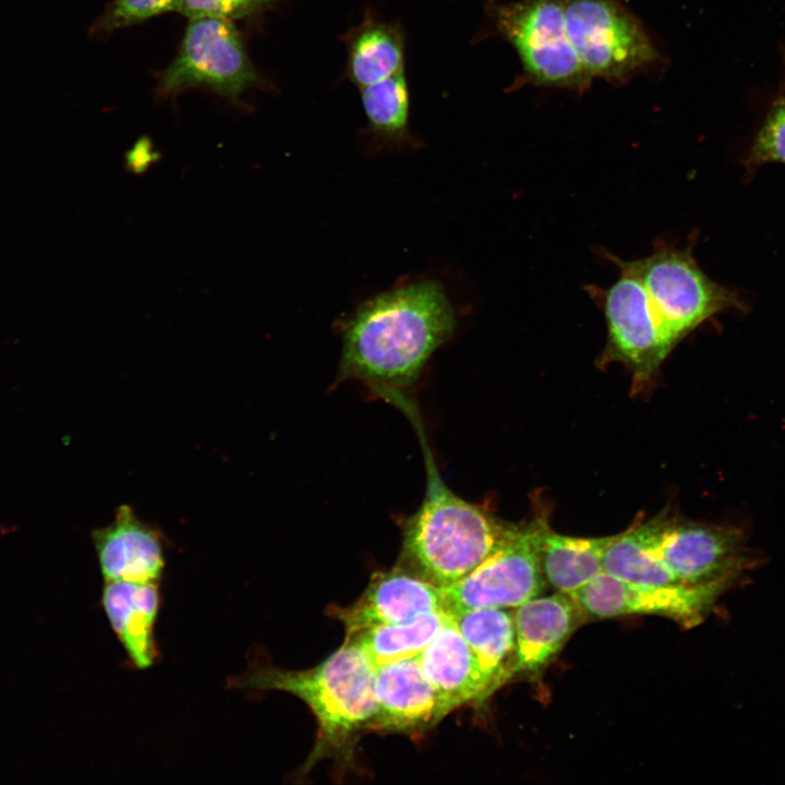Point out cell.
Wrapping results in <instances>:
<instances>
[{
  "mask_svg": "<svg viewBox=\"0 0 785 785\" xmlns=\"http://www.w3.org/2000/svg\"><path fill=\"white\" fill-rule=\"evenodd\" d=\"M259 82L231 20L201 16L190 19L176 58L159 78L157 94L169 97L200 87L235 100Z\"/></svg>",
  "mask_w": 785,
  "mask_h": 785,
  "instance_id": "7",
  "label": "cell"
},
{
  "mask_svg": "<svg viewBox=\"0 0 785 785\" xmlns=\"http://www.w3.org/2000/svg\"><path fill=\"white\" fill-rule=\"evenodd\" d=\"M571 596L587 619L651 615L690 629L706 619L722 595L683 583H632L602 571Z\"/></svg>",
  "mask_w": 785,
  "mask_h": 785,
  "instance_id": "11",
  "label": "cell"
},
{
  "mask_svg": "<svg viewBox=\"0 0 785 785\" xmlns=\"http://www.w3.org/2000/svg\"><path fill=\"white\" fill-rule=\"evenodd\" d=\"M373 689L376 706L369 732L422 733L454 711L416 657L375 667Z\"/></svg>",
  "mask_w": 785,
  "mask_h": 785,
  "instance_id": "12",
  "label": "cell"
},
{
  "mask_svg": "<svg viewBox=\"0 0 785 785\" xmlns=\"http://www.w3.org/2000/svg\"><path fill=\"white\" fill-rule=\"evenodd\" d=\"M569 39L588 75L623 84L654 67L660 52L619 0H564Z\"/></svg>",
  "mask_w": 785,
  "mask_h": 785,
  "instance_id": "5",
  "label": "cell"
},
{
  "mask_svg": "<svg viewBox=\"0 0 785 785\" xmlns=\"http://www.w3.org/2000/svg\"><path fill=\"white\" fill-rule=\"evenodd\" d=\"M455 325L454 307L435 280L377 294L342 322L339 375L366 382L375 391L410 386Z\"/></svg>",
  "mask_w": 785,
  "mask_h": 785,
  "instance_id": "1",
  "label": "cell"
},
{
  "mask_svg": "<svg viewBox=\"0 0 785 785\" xmlns=\"http://www.w3.org/2000/svg\"><path fill=\"white\" fill-rule=\"evenodd\" d=\"M659 552L677 582L723 595L751 568L744 532L733 526L665 516Z\"/></svg>",
  "mask_w": 785,
  "mask_h": 785,
  "instance_id": "8",
  "label": "cell"
},
{
  "mask_svg": "<svg viewBox=\"0 0 785 785\" xmlns=\"http://www.w3.org/2000/svg\"><path fill=\"white\" fill-rule=\"evenodd\" d=\"M102 611L135 669H147L158 660L155 628L161 605L160 582L104 581Z\"/></svg>",
  "mask_w": 785,
  "mask_h": 785,
  "instance_id": "16",
  "label": "cell"
},
{
  "mask_svg": "<svg viewBox=\"0 0 785 785\" xmlns=\"http://www.w3.org/2000/svg\"><path fill=\"white\" fill-rule=\"evenodd\" d=\"M485 12L495 33L514 47L526 78L578 92L591 85L567 33L564 0H488Z\"/></svg>",
  "mask_w": 785,
  "mask_h": 785,
  "instance_id": "4",
  "label": "cell"
},
{
  "mask_svg": "<svg viewBox=\"0 0 785 785\" xmlns=\"http://www.w3.org/2000/svg\"><path fill=\"white\" fill-rule=\"evenodd\" d=\"M608 287L591 286L607 326V352L625 363L636 385L649 381L676 345L665 331L639 279L623 265Z\"/></svg>",
  "mask_w": 785,
  "mask_h": 785,
  "instance_id": "10",
  "label": "cell"
},
{
  "mask_svg": "<svg viewBox=\"0 0 785 785\" xmlns=\"http://www.w3.org/2000/svg\"><path fill=\"white\" fill-rule=\"evenodd\" d=\"M666 514L619 532L608 546L603 571L624 581L639 584L679 583L665 566L659 552L660 535Z\"/></svg>",
  "mask_w": 785,
  "mask_h": 785,
  "instance_id": "22",
  "label": "cell"
},
{
  "mask_svg": "<svg viewBox=\"0 0 785 785\" xmlns=\"http://www.w3.org/2000/svg\"><path fill=\"white\" fill-rule=\"evenodd\" d=\"M340 39L347 51L343 77L359 88L404 69L406 34L398 20L386 21L367 8Z\"/></svg>",
  "mask_w": 785,
  "mask_h": 785,
  "instance_id": "18",
  "label": "cell"
},
{
  "mask_svg": "<svg viewBox=\"0 0 785 785\" xmlns=\"http://www.w3.org/2000/svg\"><path fill=\"white\" fill-rule=\"evenodd\" d=\"M178 5L179 0H114L93 29L96 34L109 33L169 11H177Z\"/></svg>",
  "mask_w": 785,
  "mask_h": 785,
  "instance_id": "24",
  "label": "cell"
},
{
  "mask_svg": "<svg viewBox=\"0 0 785 785\" xmlns=\"http://www.w3.org/2000/svg\"><path fill=\"white\" fill-rule=\"evenodd\" d=\"M427 680L454 710L487 699L493 690L480 663L452 617L416 656Z\"/></svg>",
  "mask_w": 785,
  "mask_h": 785,
  "instance_id": "17",
  "label": "cell"
},
{
  "mask_svg": "<svg viewBox=\"0 0 785 785\" xmlns=\"http://www.w3.org/2000/svg\"><path fill=\"white\" fill-rule=\"evenodd\" d=\"M156 153L147 142H140L130 150L126 166L132 172L142 173L156 160Z\"/></svg>",
  "mask_w": 785,
  "mask_h": 785,
  "instance_id": "27",
  "label": "cell"
},
{
  "mask_svg": "<svg viewBox=\"0 0 785 785\" xmlns=\"http://www.w3.org/2000/svg\"><path fill=\"white\" fill-rule=\"evenodd\" d=\"M375 667L353 639L318 665L288 671L265 662L250 663L230 687L245 690H278L302 700L317 723L315 745L298 776L318 761L335 758L348 761L363 732H369L375 713Z\"/></svg>",
  "mask_w": 785,
  "mask_h": 785,
  "instance_id": "2",
  "label": "cell"
},
{
  "mask_svg": "<svg viewBox=\"0 0 785 785\" xmlns=\"http://www.w3.org/2000/svg\"><path fill=\"white\" fill-rule=\"evenodd\" d=\"M450 618L446 612H428L411 619L360 632L353 639L374 667L416 657Z\"/></svg>",
  "mask_w": 785,
  "mask_h": 785,
  "instance_id": "23",
  "label": "cell"
},
{
  "mask_svg": "<svg viewBox=\"0 0 785 785\" xmlns=\"http://www.w3.org/2000/svg\"><path fill=\"white\" fill-rule=\"evenodd\" d=\"M366 118L369 146L377 150L416 149L419 140L410 129V88L404 69L359 88Z\"/></svg>",
  "mask_w": 785,
  "mask_h": 785,
  "instance_id": "20",
  "label": "cell"
},
{
  "mask_svg": "<svg viewBox=\"0 0 785 785\" xmlns=\"http://www.w3.org/2000/svg\"><path fill=\"white\" fill-rule=\"evenodd\" d=\"M617 534L580 538L551 529L542 519L538 559L546 587L571 595L603 571V559Z\"/></svg>",
  "mask_w": 785,
  "mask_h": 785,
  "instance_id": "19",
  "label": "cell"
},
{
  "mask_svg": "<svg viewBox=\"0 0 785 785\" xmlns=\"http://www.w3.org/2000/svg\"><path fill=\"white\" fill-rule=\"evenodd\" d=\"M398 408L418 432L427 474L424 499L404 524L402 557L413 573L448 588L497 552L515 524L457 496L439 475L415 408L407 398Z\"/></svg>",
  "mask_w": 785,
  "mask_h": 785,
  "instance_id": "3",
  "label": "cell"
},
{
  "mask_svg": "<svg viewBox=\"0 0 785 785\" xmlns=\"http://www.w3.org/2000/svg\"><path fill=\"white\" fill-rule=\"evenodd\" d=\"M754 162H785V98L778 99L771 109L752 147Z\"/></svg>",
  "mask_w": 785,
  "mask_h": 785,
  "instance_id": "25",
  "label": "cell"
},
{
  "mask_svg": "<svg viewBox=\"0 0 785 785\" xmlns=\"http://www.w3.org/2000/svg\"><path fill=\"white\" fill-rule=\"evenodd\" d=\"M277 1L279 0H179L177 11L190 19L215 16L233 20L259 12Z\"/></svg>",
  "mask_w": 785,
  "mask_h": 785,
  "instance_id": "26",
  "label": "cell"
},
{
  "mask_svg": "<svg viewBox=\"0 0 785 785\" xmlns=\"http://www.w3.org/2000/svg\"><path fill=\"white\" fill-rule=\"evenodd\" d=\"M428 612H446L442 590L400 568L374 573L353 604L333 609L343 624L347 638Z\"/></svg>",
  "mask_w": 785,
  "mask_h": 785,
  "instance_id": "13",
  "label": "cell"
},
{
  "mask_svg": "<svg viewBox=\"0 0 785 785\" xmlns=\"http://www.w3.org/2000/svg\"><path fill=\"white\" fill-rule=\"evenodd\" d=\"M643 286L665 331L677 343L712 316L738 305L736 295L709 278L689 249L660 244L645 257L624 261Z\"/></svg>",
  "mask_w": 785,
  "mask_h": 785,
  "instance_id": "6",
  "label": "cell"
},
{
  "mask_svg": "<svg viewBox=\"0 0 785 785\" xmlns=\"http://www.w3.org/2000/svg\"><path fill=\"white\" fill-rule=\"evenodd\" d=\"M451 617L474 652L494 692L511 679L516 650L514 611L474 608Z\"/></svg>",
  "mask_w": 785,
  "mask_h": 785,
  "instance_id": "21",
  "label": "cell"
},
{
  "mask_svg": "<svg viewBox=\"0 0 785 785\" xmlns=\"http://www.w3.org/2000/svg\"><path fill=\"white\" fill-rule=\"evenodd\" d=\"M542 519L515 524L503 546L466 578L440 589L450 615L474 608H516L546 589L538 559Z\"/></svg>",
  "mask_w": 785,
  "mask_h": 785,
  "instance_id": "9",
  "label": "cell"
},
{
  "mask_svg": "<svg viewBox=\"0 0 785 785\" xmlns=\"http://www.w3.org/2000/svg\"><path fill=\"white\" fill-rule=\"evenodd\" d=\"M587 620L569 594L538 595L514 608L516 650L511 678L543 672Z\"/></svg>",
  "mask_w": 785,
  "mask_h": 785,
  "instance_id": "15",
  "label": "cell"
},
{
  "mask_svg": "<svg viewBox=\"0 0 785 785\" xmlns=\"http://www.w3.org/2000/svg\"><path fill=\"white\" fill-rule=\"evenodd\" d=\"M104 581L160 582L166 568V536L121 505L114 520L92 531Z\"/></svg>",
  "mask_w": 785,
  "mask_h": 785,
  "instance_id": "14",
  "label": "cell"
}]
</instances>
